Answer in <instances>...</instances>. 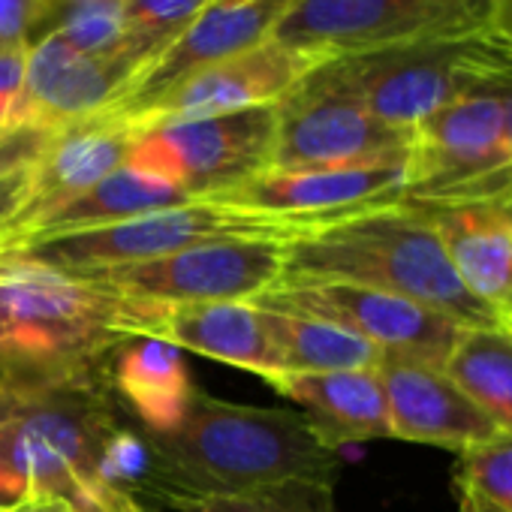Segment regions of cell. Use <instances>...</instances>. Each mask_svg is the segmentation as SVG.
<instances>
[{"label":"cell","mask_w":512,"mask_h":512,"mask_svg":"<svg viewBox=\"0 0 512 512\" xmlns=\"http://www.w3.org/2000/svg\"><path fill=\"white\" fill-rule=\"evenodd\" d=\"M151 302L115 296L28 256H0V383L100 377L115 350L142 338Z\"/></svg>","instance_id":"cell-1"},{"label":"cell","mask_w":512,"mask_h":512,"mask_svg":"<svg viewBox=\"0 0 512 512\" xmlns=\"http://www.w3.org/2000/svg\"><path fill=\"white\" fill-rule=\"evenodd\" d=\"M287 278L347 281L407 296L464 329L500 326L461 287L428 214L404 199L305 226L287 241Z\"/></svg>","instance_id":"cell-2"},{"label":"cell","mask_w":512,"mask_h":512,"mask_svg":"<svg viewBox=\"0 0 512 512\" xmlns=\"http://www.w3.org/2000/svg\"><path fill=\"white\" fill-rule=\"evenodd\" d=\"M154 443L169 491L247 494L293 482L332 485L338 473V449L305 413L232 404L205 392H196L184 422Z\"/></svg>","instance_id":"cell-3"},{"label":"cell","mask_w":512,"mask_h":512,"mask_svg":"<svg viewBox=\"0 0 512 512\" xmlns=\"http://www.w3.org/2000/svg\"><path fill=\"white\" fill-rule=\"evenodd\" d=\"M121 404L109 374L64 383H0V506L31 494H73L94 467Z\"/></svg>","instance_id":"cell-4"},{"label":"cell","mask_w":512,"mask_h":512,"mask_svg":"<svg viewBox=\"0 0 512 512\" xmlns=\"http://www.w3.org/2000/svg\"><path fill=\"white\" fill-rule=\"evenodd\" d=\"M512 76V46L473 31L326 58L302 82L365 106L374 118L413 130L443 106Z\"/></svg>","instance_id":"cell-5"},{"label":"cell","mask_w":512,"mask_h":512,"mask_svg":"<svg viewBox=\"0 0 512 512\" xmlns=\"http://www.w3.org/2000/svg\"><path fill=\"white\" fill-rule=\"evenodd\" d=\"M302 232L299 223L232 208L214 199H193L175 208L145 211L106 226H91L79 232H64L52 238L31 241L16 250L34 263L58 269L73 278H88L109 269H124L148 260H160L166 253L217 241V238H281L290 241ZM10 256V253H4Z\"/></svg>","instance_id":"cell-6"},{"label":"cell","mask_w":512,"mask_h":512,"mask_svg":"<svg viewBox=\"0 0 512 512\" xmlns=\"http://www.w3.org/2000/svg\"><path fill=\"white\" fill-rule=\"evenodd\" d=\"M404 202L428 208L512 202L503 109L494 91H473L413 127Z\"/></svg>","instance_id":"cell-7"},{"label":"cell","mask_w":512,"mask_h":512,"mask_svg":"<svg viewBox=\"0 0 512 512\" xmlns=\"http://www.w3.org/2000/svg\"><path fill=\"white\" fill-rule=\"evenodd\" d=\"M275 139L278 103L139 127L127 163L181 187L190 199H211L269 172Z\"/></svg>","instance_id":"cell-8"},{"label":"cell","mask_w":512,"mask_h":512,"mask_svg":"<svg viewBox=\"0 0 512 512\" xmlns=\"http://www.w3.org/2000/svg\"><path fill=\"white\" fill-rule=\"evenodd\" d=\"M488 28V0H296L269 40L338 58Z\"/></svg>","instance_id":"cell-9"},{"label":"cell","mask_w":512,"mask_h":512,"mask_svg":"<svg viewBox=\"0 0 512 512\" xmlns=\"http://www.w3.org/2000/svg\"><path fill=\"white\" fill-rule=\"evenodd\" d=\"M287 272L281 238H217L85 281L139 302H253Z\"/></svg>","instance_id":"cell-10"},{"label":"cell","mask_w":512,"mask_h":512,"mask_svg":"<svg viewBox=\"0 0 512 512\" xmlns=\"http://www.w3.org/2000/svg\"><path fill=\"white\" fill-rule=\"evenodd\" d=\"M260 311L299 314L335 323L383 353L407 356L443 368L452 347L458 344L464 326L419 305L407 296H395L374 287H359L347 281H305L287 278L275 290L250 302Z\"/></svg>","instance_id":"cell-11"},{"label":"cell","mask_w":512,"mask_h":512,"mask_svg":"<svg viewBox=\"0 0 512 512\" xmlns=\"http://www.w3.org/2000/svg\"><path fill=\"white\" fill-rule=\"evenodd\" d=\"M413 130L374 118L365 106L299 82L278 103L272 169H332L401 160Z\"/></svg>","instance_id":"cell-12"},{"label":"cell","mask_w":512,"mask_h":512,"mask_svg":"<svg viewBox=\"0 0 512 512\" xmlns=\"http://www.w3.org/2000/svg\"><path fill=\"white\" fill-rule=\"evenodd\" d=\"M320 64H323L320 55L266 40L263 46H256L244 55L211 64L181 79L166 94H160L157 100L124 118H130L136 127H151L166 121H190V118H211V115H229L256 106H272L281 103Z\"/></svg>","instance_id":"cell-13"},{"label":"cell","mask_w":512,"mask_h":512,"mask_svg":"<svg viewBox=\"0 0 512 512\" xmlns=\"http://www.w3.org/2000/svg\"><path fill=\"white\" fill-rule=\"evenodd\" d=\"M404 190L407 157L332 169H269L211 199L256 214L284 217L305 229L359 208L398 202L404 199Z\"/></svg>","instance_id":"cell-14"},{"label":"cell","mask_w":512,"mask_h":512,"mask_svg":"<svg viewBox=\"0 0 512 512\" xmlns=\"http://www.w3.org/2000/svg\"><path fill=\"white\" fill-rule=\"evenodd\" d=\"M142 70L145 67L127 52L112 58L82 55L61 34L46 31L25 55V85L16 124L58 130L79 118L106 112L127 97Z\"/></svg>","instance_id":"cell-15"},{"label":"cell","mask_w":512,"mask_h":512,"mask_svg":"<svg viewBox=\"0 0 512 512\" xmlns=\"http://www.w3.org/2000/svg\"><path fill=\"white\" fill-rule=\"evenodd\" d=\"M377 374L386 392L389 437L395 440L440 446L461 455L500 434L437 365L383 353Z\"/></svg>","instance_id":"cell-16"},{"label":"cell","mask_w":512,"mask_h":512,"mask_svg":"<svg viewBox=\"0 0 512 512\" xmlns=\"http://www.w3.org/2000/svg\"><path fill=\"white\" fill-rule=\"evenodd\" d=\"M296 0H211L196 22L133 82L127 97L112 106L133 115L181 79L263 46Z\"/></svg>","instance_id":"cell-17"},{"label":"cell","mask_w":512,"mask_h":512,"mask_svg":"<svg viewBox=\"0 0 512 512\" xmlns=\"http://www.w3.org/2000/svg\"><path fill=\"white\" fill-rule=\"evenodd\" d=\"M136 136L139 127L115 109L52 130L46 151L31 166L28 199L13 226L34 220L37 214L73 199L115 169L127 166Z\"/></svg>","instance_id":"cell-18"},{"label":"cell","mask_w":512,"mask_h":512,"mask_svg":"<svg viewBox=\"0 0 512 512\" xmlns=\"http://www.w3.org/2000/svg\"><path fill=\"white\" fill-rule=\"evenodd\" d=\"M145 338L169 341L263 380L281 371L266 317L250 302H151Z\"/></svg>","instance_id":"cell-19"},{"label":"cell","mask_w":512,"mask_h":512,"mask_svg":"<svg viewBox=\"0 0 512 512\" xmlns=\"http://www.w3.org/2000/svg\"><path fill=\"white\" fill-rule=\"evenodd\" d=\"M419 208L428 214L461 287L512 332V229L503 211L491 205Z\"/></svg>","instance_id":"cell-20"},{"label":"cell","mask_w":512,"mask_h":512,"mask_svg":"<svg viewBox=\"0 0 512 512\" xmlns=\"http://www.w3.org/2000/svg\"><path fill=\"white\" fill-rule=\"evenodd\" d=\"M266 383L290 398L329 446L389 437L386 392L377 368L359 371H278Z\"/></svg>","instance_id":"cell-21"},{"label":"cell","mask_w":512,"mask_h":512,"mask_svg":"<svg viewBox=\"0 0 512 512\" xmlns=\"http://www.w3.org/2000/svg\"><path fill=\"white\" fill-rule=\"evenodd\" d=\"M109 386L130 419L151 437L172 434L199 392L184 353L160 338H130L109 359Z\"/></svg>","instance_id":"cell-22"},{"label":"cell","mask_w":512,"mask_h":512,"mask_svg":"<svg viewBox=\"0 0 512 512\" xmlns=\"http://www.w3.org/2000/svg\"><path fill=\"white\" fill-rule=\"evenodd\" d=\"M184 202H193V199L181 187L127 163V166L115 169L112 175H106L103 181H97L94 187L76 193L73 199L37 214L34 220H28L22 226H13L4 238H0V256L16 253L40 238L79 232V229H91V226H106L115 220H127V217L157 211V208H175Z\"/></svg>","instance_id":"cell-23"},{"label":"cell","mask_w":512,"mask_h":512,"mask_svg":"<svg viewBox=\"0 0 512 512\" xmlns=\"http://www.w3.org/2000/svg\"><path fill=\"white\" fill-rule=\"evenodd\" d=\"M443 371L455 386L497 425L512 434V332L509 329H464Z\"/></svg>","instance_id":"cell-24"},{"label":"cell","mask_w":512,"mask_h":512,"mask_svg":"<svg viewBox=\"0 0 512 512\" xmlns=\"http://www.w3.org/2000/svg\"><path fill=\"white\" fill-rule=\"evenodd\" d=\"M263 317L281 359V371H359L377 368L383 359V350L335 323L278 311H263Z\"/></svg>","instance_id":"cell-25"},{"label":"cell","mask_w":512,"mask_h":512,"mask_svg":"<svg viewBox=\"0 0 512 512\" xmlns=\"http://www.w3.org/2000/svg\"><path fill=\"white\" fill-rule=\"evenodd\" d=\"M175 512H335L332 485L293 482L247 494H196L169 491L160 497Z\"/></svg>","instance_id":"cell-26"},{"label":"cell","mask_w":512,"mask_h":512,"mask_svg":"<svg viewBox=\"0 0 512 512\" xmlns=\"http://www.w3.org/2000/svg\"><path fill=\"white\" fill-rule=\"evenodd\" d=\"M208 4L211 0H121L127 31L124 52L148 70Z\"/></svg>","instance_id":"cell-27"},{"label":"cell","mask_w":512,"mask_h":512,"mask_svg":"<svg viewBox=\"0 0 512 512\" xmlns=\"http://www.w3.org/2000/svg\"><path fill=\"white\" fill-rule=\"evenodd\" d=\"M52 31L61 34L76 52L94 58L124 55V43H127L121 0H94V4L67 10L52 25Z\"/></svg>","instance_id":"cell-28"},{"label":"cell","mask_w":512,"mask_h":512,"mask_svg":"<svg viewBox=\"0 0 512 512\" xmlns=\"http://www.w3.org/2000/svg\"><path fill=\"white\" fill-rule=\"evenodd\" d=\"M455 485L473 488L512 512V434H497L458 455Z\"/></svg>","instance_id":"cell-29"},{"label":"cell","mask_w":512,"mask_h":512,"mask_svg":"<svg viewBox=\"0 0 512 512\" xmlns=\"http://www.w3.org/2000/svg\"><path fill=\"white\" fill-rule=\"evenodd\" d=\"M46 16V0H0V55L28 52Z\"/></svg>","instance_id":"cell-30"},{"label":"cell","mask_w":512,"mask_h":512,"mask_svg":"<svg viewBox=\"0 0 512 512\" xmlns=\"http://www.w3.org/2000/svg\"><path fill=\"white\" fill-rule=\"evenodd\" d=\"M52 139V130L37 124H16L0 133V178L28 169L40 160Z\"/></svg>","instance_id":"cell-31"},{"label":"cell","mask_w":512,"mask_h":512,"mask_svg":"<svg viewBox=\"0 0 512 512\" xmlns=\"http://www.w3.org/2000/svg\"><path fill=\"white\" fill-rule=\"evenodd\" d=\"M25 55L28 52L0 55V133L16 127V109L25 85Z\"/></svg>","instance_id":"cell-32"},{"label":"cell","mask_w":512,"mask_h":512,"mask_svg":"<svg viewBox=\"0 0 512 512\" xmlns=\"http://www.w3.org/2000/svg\"><path fill=\"white\" fill-rule=\"evenodd\" d=\"M28 184H31V166L13 172L7 178H0V238L10 232V226L16 223L19 211L25 208Z\"/></svg>","instance_id":"cell-33"},{"label":"cell","mask_w":512,"mask_h":512,"mask_svg":"<svg viewBox=\"0 0 512 512\" xmlns=\"http://www.w3.org/2000/svg\"><path fill=\"white\" fill-rule=\"evenodd\" d=\"M0 512H73V503L64 494H31L0 506Z\"/></svg>","instance_id":"cell-34"},{"label":"cell","mask_w":512,"mask_h":512,"mask_svg":"<svg viewBox=\"0 0 512 512\" xmlns=\"http://www.w3.org/2000/svg\"><path fill=\"white\" fill-rule=\"evenodd\" d=\"M488 91L497 94L500 109H503V154H506V166H509V172H512V76L494 82Z\"/></svg>","instance_id":"cell-35"},{"label":"cell","mask_w":512,"mask_h":512,"mask_svg":"<svg viewBox=\"0 0 512 512\" xmlns=\"http://www.w3.org/2000/svg\"><path fill=\"white\" fill-rule=\"evenodd\" d=\"M488 31L512 46V0H488Z\"/></svg>","instance_id":"cell-36"},{"label":"cell","mask_w":512,"mask_h":512,"mask_svg":"<svg viewBox=\"0 0 512 512\" xmlns=\"http://www.w3.org/2000/svg\"><path fill=\"white\" fill-rule=\"evenodd\" d=\"M67 497H70V503H73V512H112L109 503L103 500V494H100V488H97L94 479L82 482V485H79L73 494H67Z\"/></svg>","instance_id":"cell-37"},{"label":"cell","mask_w":512,"mask_h":512,"mask_svg":"<svg viewBox=\"0 0 512 512\" xmlns=\"http://www.w3.org/2000/svg\"><path fill=\"white\" fill-rule=\"evenodd\" d=\"M455 494H458V512H506L503 506L491 503L488 497H482V494L473 491V488L455 485Z\"/></svg>","instance_id":"cell-38"},{"label":"cell","mask_w":512,"mask_h":512,"mask_svg":"<svg viewBox=\"0 0 512 512\" xmlns=\"http://www.w3.org/2000/svg\"><path fill=\"white\" fill-rule=\"evenodd\" d=\"M97 488H100V494H103V500L109 503L112 512H142V503L133 500L130 494L112 491V488H106V485H100V482H97Z\"/></svg>","instance_id":"cell-39"},{"label":"cell","mask_w":512,"mask_h":512,"mask_svg":"<svg viewBox=\"0 0 512 512\" xmlns=\"http://www.w3.org/2000/svg\"><path fill=\"white\" fill-rule=\"evenodd\" d=\"M82 4H94V0H46V10H49L46 22H49V19H61L67 10H76V7H82Z\"/></svg>","instance_id":"cell-40"},{"label":"cell","mask_w":512,"mask_h":512,"mask_svg":"<svg viewBox=\"0 0 512 512\" xmlns=\"http://www.w3.org/2000/svg\"><path fill=\"white\" fill-rule=\"evenodd\" d=\"M500 211H503V217H506V223H509V229H512V202H509V205H503Z\"/></svg>","instance_id":"cell-41"},{"label":"cell","mask_w":512,"mask_h":512,"mask_svg":"<svg viewBox=\"0 0 512 512\" xmlns=\"http://www.w3.org/2000/svg\"><path fill=\"white\" fill-rule=\"evenodd\" d=\"M142 512H145V506H142Z\"/></svg>","instance_id":"cell-42"},{"label":"cell","mask_w":512,"mask_h":512,"mask_svg":"<svg viewBox=\"0 0 512 512\" xmlns=\"http://www.w3.org/2000/svg\"><path fill=\"white\" fill-rule=\"evenodd\" d=\"M232 4H235V0H232Z\"/></svg>","instance_id":"cell-43"}]
</instances>
